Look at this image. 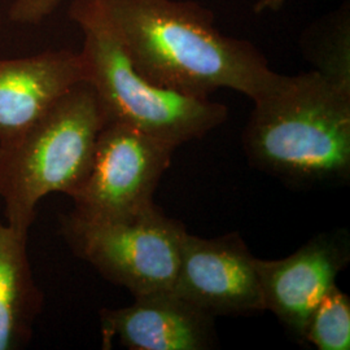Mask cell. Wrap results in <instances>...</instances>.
Returning a JSON list of instances; mask_svg holds the SVG:
<instances>
[{
    "label": "cell",
    "mask_w": 350,
    "mask_h": 350,
    "mask_svg": "<svg viewBox=\"0 0 350 350\" xmlns=\"http://www.w3.org/2000/svg\"><path fill=\"white\" fill-rule=\"evenodd\" d=\"M107 122L95 90L81 81L14 146L0 150V196L8 225L27 235L39 201L53 192L72 196L83 185Z\"/></svg>",
    "instance_id": "4"
},
{
    "label": "cell",
    "mask_w": 350,
    "mask_h": 350,
    "mask_svg": "<svg viewBox=\"0 0 350 350\" xmlns=\"http://www.w3.org/2000/svg\"><path fill=\"white\" fill-rule=\"evenodd\" d=\"M63 0H14L10 20L21 25H38L59 7Z\"/></svg>",
    "instance_id": "14"
},
{
    "label": "cell",
    "mask_w": 350,
    "mask_h": 350,
    "mask_svg": "<svg viewBox=\"0 0 350 350\" xmlns=\"http://www.w3.org/2000/svg\"><path fill=\"white\" fill-rule=\"evenodd\" d=\"M254 260L239 232L204 239L186 231L173 291L214 318L265 312Z\"/></svg>",
    "instance_id": "7"
},
{
    "label": "cell",
    "mask_w": 350,
    "mask_h": 350,
    "mask_svg": "<svg viewBox=\"0 0 350 350\" xmlns=\"http://www.w3.org/2000/svg\"><path fill=\"white\" fill-rule=\"evenodd\" d=\"M302 342L318 350L350 349V299L338 286L325 293L310 314Z\"/></svg>",
    "instance_id": "13"
},
{
    "label": "cell",
    "mask_w": 350,
    "mask_h": 350,
    "mask_svg": "<svg viewBox=\"0 0 350 350\" xmlns=\"http://www.w3.org/2000/svg\"><path fill=\"white\" fill-rule=\"evenodd\" d=\"M27 235L0 224V350L23 349L42 310L26 250Z\"/></svg>",
    "instance_id": "11"
},
{
    "label": "cell",
    "mask_w": 350,
    "mask_h": 350,
    "mask_svg": "<svg viewBox=\"0 0 350 350\" xmlns=\"http://www.w3.org/2000/svg\"><path fill=\"white\" fill-rule=\"evenodd\" d=\"M134 299L130 306L101 310L104 349L114 338L131 350H206L215 345V318L173 289Z\"/></svg>",
    "instance_id": "9"
},
{
    "label": "cell",
    "mask_w": 350,
    "mask_h": 350,
    "mask_svg": "<svg viewBox=\"0 0 350 350\" xmlns=\"http://www.w3.org/2000/svg\"><path fill=\"white\" fill-rule=\"evenodd\" d=\"M140 75L159 88L199 99L219 88L257 100L278 73L248 40L226 37L195 1L101 0Z\"/></svg>",
    "instance_id": "1"
},
{
    "label": "cell",
    "mask_w": 350,
    "mask_h": 350,
    "mask_svg": "<svg viewBox=\"0 0 350 350\" xmlns=\"http://www.w3.org/2000/svg\"><path fill=\"white\" fill-rule=\"evenodd\" d=\"M305 57L317 72L342 88H350V12L342 4L310 26L302 36Z\"/></svg>",
    "instance_id": "12"
},
{
    "label": "cell",
    "mask_w": 350,
    "mask_h": 350,
    "mask_svg": "<svg viewBox=\"0 0 350 350\" xmlns=\"http://www.w3.org/2000/svg\"><path fill=\"white\" fill-rule=\"evenodd\" d=\"M70 17L81 27L86 81L108 122L133 126L175 148L205 137L227 120L224 104L150 83L131 63L101 0H75Z\"/></svg>",
    "instance_id": "3"
},
{
    "label": "cell",
    "mask_w": 350,
    "mask_h": 350,
    "mask_svg": "<svg viewBox=\"0 0 350 350\" xmlns=\"http://www.w3.org/2000/svg\"><path fill=\"white\" fill-rule=\"evenodd\" d=\"M81 81H86L81 52L46 51L0 60V150L14 146Z\"/></svg>",
    "instance_id": "10"
},
{
    "label": "cell",
    "mask_w": 350,
    "mask_h": 350,
    "mask_svg": "<svg viewBox=\"0 0 350 350\" xmlns=\"http://www.w3.org/2000/svg\"><path fill=\"white\" fill-rule=\"evenodd\" d=\"M174 150L133 126L107 122L88 178L70 196L73 213L92 221H130L150 212Z\"/></svg>",
    "instance_id": "6"
},
{
    "label": "cell",
    "mask_w": 350,
    "mask_h": 350,
    "mask_svg": "<svg viewBox=\"0 0 350 350\" xmlns=\"http://www.w3.org/2000/svg\"><path fill=\"white\" fill-rule=\"evenodd\" d=\"M284 1H286V0H258L257 4L254 5V12H265V11H267V10L276 11V10H279V8L283 5Z\"/></svg>",
    "instance_id": "15"
},
{
    "label": "cell",
    "mask_w": 350,
    "mask_h": 350,
    "mask_svg": "<svg viewBox=\"0 0 350 350\" xmlns=\"http://www.w3.org/2000/svg\"><path fill=\"white\" fill-rule=\"evenodd\" d=\"M350 261L347 230L321 232L300 250L282 260H260L254 265L262 291L265 310L302 341L310 314Z\"/></svg>",
    "instance_id": "8"
},
{
    "label": "cell",
    "mask_w": 350,
    "mask_h": 350,
    "mask_svg": "<svg viewBox=\"0 0 350 350\" xmlns=\"http://www.w3.org/2000/svg\"><path fill=\"white\" fill-rule=\"evenodd\" d=\"M254 103L243 133L250 163L292 186L350 176V88L317 70L278 75Z\"/></svg>",
    "instance_id": "2"
},
{
    "label": "cell",
    "mask_w": 350,
    "mask_h": 350,
    "mask_svg": "<svg viewBox=\"0 0 350 350\" xmlns=\"http://www.w3.org/2000/svg\"><path fill=\"white\" fill-rule=\"evenodd\" d=\"M186 228L157 206L130 221L64 215L62 232L75 256L137 297L174 287Z\"/></svg>",
    "instance_id": "5"
}]
</instances>
